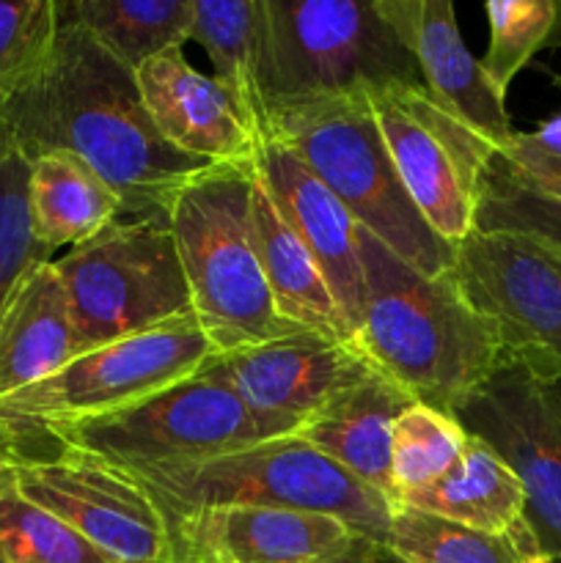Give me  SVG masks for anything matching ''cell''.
<instances>
[{
	"instance_id": "cell-1",
	"label": "cell",
	"mask_w": 561,
	"mask_h": 563,
	"mask_svg": "<svg viewBox=\"0 0 561 563\" xmlns=\"http://www.w3.org/2000/svg\"><path fill=\"white\" fill-rule=\"evenodd\" d=\"M0 124L28 159L66 152L97 170L121 201V218L168 212L209 163L176 152L152 124L135 71L116 60L58 0V36L47 69L0 104Z\"/></svg>"
},
{
	"instance_id": "cell-2",
	"label": "cell",
	"mask_w": 561,
	"mask_h": 563,
	"mask_svg": "<svg viewBox=\"0 0 561 563\" xmlns=\"http://www.w3.org/2000/svg\"><path fill=\"white\" fill-rule=\"evenodd\" d=\"M358 253L366 295L355 346L405 394L451 416L501 363L493 324L451 273H416L361 225Z\"/></svg>"
},
{
	"instance_id": "cell-3",
	"label": "cell",
	"mask_w": 561,
	"mask_h": 563,
	"mask_svg": "<svg viewBox=\"0 0 561 563\" xmlns=\"http://www.w3.org/2000/svg\"><path fill=\"white\" fill-rule=\"evenodd\" d=\"M256 9L253 77L264 126L322 99L424 86L377 0H256Z\"/></svg>"
},
{
	"instance_id": "cell-4",
	"label": "cell",
	"mask_w": 561,
	"mask_h": 563,
	"mask_svg": "<svg viewBox=\"0 0 561 563\" xmlns=\"http://www.w3.org/2000/svg\"><path fill=\"white\" fill-rule=\"evenodd\" d=\"M253 163L212 165L168 209L193 313L218 355L297 333L275 313L253 229Z\"/></svg>"
},
{
	"instance_id": "cell-5",
	"label": "cell",
	"mask_w": 561,
	"mask_h": 563,
	"mask_svg": "<svg viewBox=\"0 0 561 563\" xmlns=\"http://www.w3.org/2000/svg\"><path fill=\"white\" fill-rule=\"evenodd\" d=\"M262 137L286 143L361 229L427 278L449 273L454 247L421 218L394 168L369 93L322 99L273 115Z\"/></svg>"
},
{
	"instance_id": "cell-6",
	"label": "cell",
	"mask_w": 561,
	"mask_h": 563,
	"mask_svg": "<svg viewBox=\"0 0 561 563\" xmlns=\"http://www.w3.org/2000/svg\"><path fill=\"white\" fill-rule=\"evenodd\" d=\"M130 478L146 489L165 520L212 506H270L339 517L383 548L388 537V498L300 438L262 440L198 465L132 473Z\"/></svg>"
},
{
	"instance_id": "cell-7",
	"label": "cell",
	"mask_w": 561,
	"mask_h": 563,
	"mask_svg": "<svg viewBox=\"0 0 561 563\" xmlns=\"http://www.w3.org/2000/svg\"><path fill=\"white\" fill-rule=\"evenodd\" d=\"M55 267L80 355L193 313L168 212L116 218L55 258Z\"/></svg>"
},
{
	"instance_id": "cell-8",
	"label": "cell",
	"mask_w": 561,
	"mask_h": 563,
	"mask_svg": "<svg viewBox=\"0 0 561 563\" xmlns=\"http://www.w3.org/2000/svg\"><path fill=\"white\" fill-rule=\"evenodd\" d=\"M58 451L86 456L119 473L198 465L262 443L218 355L160 394L88 421L44 429Z\"/></svg>"
},
{
	"instance_id": "cell-9",
	"label": "cell",
	"mask_w": 561,
	"mask_h": 563,
	"mask_svg": "<svg viewBox=\"0 0 561 563\" xmlns=\"http://www.w3.org/2000/svg\"><path fill=\"white\" fill-rule=\"evenodd\" d=\"M215 355L196 313L82 352L53 377L0 401V449L50 427L138 405L196 374Z\"/></svg>"
},
{
	"instance_id": "cell-10",
	"label": "cell",
	"mask_w": 561,
	"mask_h": 563,
	"mask_svg": "<svg viewBox=\"0 0 561 563\" xmlns=\"http://www.w3.org/2000/svg\"><path fill=\"white\" fill-rule=\"evenodd\" d=\"M451 278L493 324L501 361L561 379V247L528 231L473 229Z\"/></svg>"
},
{
	"instance_id": "cell-11",
	"label": "cell",
	"mask_w": 561,
	"mask_h": 563,
	"mask_svg": "<svg viewBox=\"0 0 561 563\" xmlns=\"http://www.w3.org/2000/svg\"><path fill=\"white\" fill-rule=\"evenodd\" d=\"M380 135L407 196L429 229L457 247L476 229V203L493 146L429 99L424 86L369 93Z\"/></svg>"
},
{
	"instance_id": "cell-12",
	"label": "cell",
	"mask_w": 561,
	"mask_h": 563,
	"mask_svg": "<svg viewBox=\"0 0 561 563\" xmlns=\"http://www.w3.org/2000/svg\"><path fill=\"white\" fill-rule=\"evenodd\" d=\"M451 416L512 467L526 493V526L539 555H561V379H544L512 361Z\"/></svg>"
},
{
	"instance_id": "cell-13",
	"label": "cell",
	"mask_w": 561,
	"mask_h": 563,
	"mask_svg": "<svg viewBox=\"0 0 561 563\" xmlns=\"http://www.w3.org/2000/svg\"><path fill=\"white\" fill-rule=\"evenodd\" d=\"M16 487L113 563H170L163 511L127 473L58 451L53 456L3 449Z\"/></svg>"
},
{
	"instance_id": "cell-14",
	"label": "cell",
	"mask_w": 561,
	"mask_h": 563,
	"mask_svg": "<svg viewBox=\"0 0 561 563\" xmlns=\"http://www.w3.org/2000/svg\"><path fill=\"white\" fill-rule=\"evenodd\" d=\"M218 363L262 440L297 438L330 401L377 372L352 341L311 330L226 352Z\"/></svg>"
},
{
	"instance_id": "cell-15",
	"label": "cell",
	"mask_w": 561,
	"mask_h": 563,
	"mask_svg": "<svg viewBox=\"0 0 561 563\" xmlns=\"http://www.w3.org/2000/svg\"><path fill=\"white\" fill-rule=\"evenodd\" d=\"M165 526L170 563H317L355 537L339 517L270 506H212Z\"/></svg>"
},
{
	"instance_id": "cell-16",
	"label": "cell",
	"mask_w": 561,
	"mask_h": 563,
	"mask_svg": "<svg viewBox=\"0 0 561 563\" xmlns=\"http://www.w3.org/2000/svg\"><path fill=\"white\" fill-rule=\"evenodd\" d=\"M152 124L176 152L209 165H251L258 132L245 104L170 47L135 71Z\"/></svg>"
},
{
	"instance_id": "cell-17",
	"label": "cell",
	"mask_w": 561,
	"mask_h": 563,
	"mask_svg": "<svg viewBox=\"0 0 561 563\" xmlns=\"http://www.w3.org/2000/svg\"><path fill=\"white\" fill-rule=\"evenodd\" d=\"M377 5L410 49L429 99L501 152L515 135L506 97L468 49L454 5L449 0H377Z\"/></svg>"
},
{
	"instance_id": "cell-18",
	"label": "cell",
	"mask_w": 561,
	"mask_h": 563,
	"mask_svg": "<svg viewBox=\"0 0 561 563\" xmlns=\"http://www.w3.org/2000/svg\"><path fill=\"white\" fill-rule=\"evenodd\" d=\"M253 168L286 223L317 258L341 319L355 341L363 322V295H366L361 253H358V223L344 203L286 143L275 137H258Z\"/></svg>"
},
{
	"instance_id": "cell-19",
	"label": "cell",
	"mask_w": 561,
	"mask_h": 563,
	"mask_svg": "<svg viewBox=\"0 0 561 563\" xmlns=\"http://www.w3.org/2000/svg\"><path fill=\"white\" fill-rule=\"evenodd\" d=\"M77 355L75 322L53 258L33 267L0 308V401L53 377Z\"/></svg>"
},
{
	"instance_id": "cell-20",
	"label": "cell",
	"mask_w": 561,
	"mask_h": 563,
	"mask_svg": "<svg viewBox=\"0 0 561 563\" xmlns=\"http://www.w3.org/2000/svg\"><path fill=\"white\" fill-rule=\"evenodd\" d=\"M413 396L374 372L355 388L330 401L297 434L311 449L394 504L391 487V432L394 421L413 405Z\"/></svg>"
},
{
	"instance_id": "cell-21",
	"label": "cell",
	"mask_w": 561,
	"mask_h": 563,
	"mask_svg": "<svg viewBox=\"0 0 561 563\" xmlns=\"http://www.w3.org/2000/svg\"><path fill=\"white\" fill-rule=\"evenodd\" d=\"M251 203L258 258H262L264 280H267L275 313L297 330H311V333L328 335L336 341H352L350 328L341 319L317 258L302 245L295 229L286 223L264 181L258 179L256 168H253Z\"/></svg>"
},
{
	"instance_id": "cell-22",
	"label": "cell",
	"mask_w": 561,
	"mask_h": 563,
	"mask_svg": "<svg viewBox=\"0 0 561 563\" xmlns=\"http://www.w3.org/2000/svg\"><path fill=\"white\" fill-rule=\"evenodd\" d=\"M394 506L424 511L495 537L526 528V493L520 478L490 445L471 434L460 460L446 476L421 489L402 493Z\"/></svg>"
},
{
	"instance_id": "cell-23",
	"label": "cell",
	"mask_w": 561,
	"mask_h": 563,
	"mask_svg": "<svg viewBox=\"0 0 561 563\" xmlns=\"http://www.w3.org/2000/svg\"><path fill=\"white\" fill-rule=\"evenodd\" d=\"M28 207L36 240L50 253L77 247L121 218V201L97 170L66 152L28 159Z\"/></svg>"
},
{
	"instance_id": "cell-24",
	"label": "cell",
	"mask_w": 561,
	"mask_h": 563,
	"mask_svg": "<svg viewBox=\"0 0 561 563\" xmlns=\"http://www.w3.org/2000/svg\"><path fill=\"white\" fill-rule=\"evenodd\" d=\"M88 33L127 69L190 42L193 0H69Z\"/></svg>"
},
{
	"instance_id": "cell-25",
	"label": "cell",
	"mask_w": 561,
	"mask_h": 563,
	"mask_svg": "<svg viewBox=\"0 0 561 563\" xmlns=\"http://www.w3.org/2000/svg\"><path fill=\"white\" fill-rule=\"evenodd\" d=\"M385 550L405 563H528L539 559L528 526L495 537L405 506H391Z\"/></svg>"
},
{
	"instance_id": "cell-26",
	"label": "cell",
	"mask_w": 561,
	"mask_h": 563,
	"mask_svg": "<svg viewBox=\"0 0 561 563\" xmlns=\"http://www.w3.org/2000/svg\"><path fill=\"white\" fill-rule=\"evenodd\" d=\"M256 0H193L190 38L201 44L215 66V77L245 104L262 135L264 115L256 93Z\"/></svg>"
},
{
	"instance_id": "cell-27",
	"label": "cell",
	"mask_w": 561,
	"mask_h": 563,
	"mask_svg": "<svg viewBox=\"0 0 561 563\" xmlns=\"http://www.w3.org/2000/svg\"><path fill=\"white\" fill-rule=\"evenodd\" d=\"M0 555L6 563H113L47 509L20 493L0 449Z\"/></svg>"
},
{
	"instance_id": "cell-28",
	"label": "cell",
	"mask_w": 561,
	"mask_h": 563,
	"mask_svg": "<svg viewBox=\"0 0 561 563\" xmlns=\"http://www.w3.org/2000/svg\"><path fill=\"white\" fill-rule=\"evenodd\" d=\"M468 432L454 416L413 401L394 421L391 432V487L394 500L438 482L460 460ZM394 506V504H391Z\"/></svg>"
},
{
	"instance_id": "cell-29",
	"label": "cell",
	"mask_w": 561,
	"mask_h": 563,
	"mask_svg": "<svg viewBox=\"0 0 561 563\" xmlns=\"http://www.w3.org/2000/svg\"><path fill=\"white\" fill-rule=\"evenodd\" d=\"M490 44L479 60L495 91L506 97L512 80L544 47H561V0H490L484 5Z\"/></svg>"
},
{
	"instance_id": "cell-30",
	"label": "cell",
	"mask_w": 561,
	"mask_h": 563,
	"mask_svg": "<svg viewBox=\"0 0 561 563\" xmlns=\"http://www.w3.org/2000/svg\"><path fill=\"white\" fill-rule=\"evenodd\" d=\"M28 174L31 163L0 124V308L33 267L53 262V253L33 234Z\"/></svg>"
},
{
	"instance_id": "cell-31",
	"label": "cell",
	"mask_w": 561,
	"mask_h": 563,
	"mask_svg": "<svg viewBox=\"0 0 561 563\" xmlns=\"http://www.w3.org/2000/svg\"><path fill=\"white\" fill-rule=\"evenodd\" d=\"M58 36V0H0V104L25 91Z\"/></svg>"
},
{
	"instance_id": "cell-32",
	"label": "cell",
	"mask_w": 561,
	"mask_h": 563,
	"mask_svg": "<svg viewBox=\"0 0 561 563\" xmlns=\"http://www.w3.org/2000/svg\"><path fill=\"white\" fill-rule=\"evenodd\" d=\"M476 229L528 231L561 247V201H548L522 190L506 176L495 157L479 192Z\"/></svg>"
},
{
	"instance_id": "cell-33",
	"label": "cell",
	"mask_w": 561,
	"mask_h": 563,
	"mask_svg": "<svg viewBox=\"0 0 561 563\" xmlns=\"http://www.w3.org/2000/svg\"><path fill=\"white\" fill-rule=\"evenodd\" d=\"M498 163L522 190L561 201V113L534 132H515L498 152Z\"/></svg>"
},
{
	"instance_id": "cell-34",
	"label": "cell",
	"mask_w": 561,
	"mask_h": 563,
	"mask_svg": "<svg viewBox=\"0 0 561 563\" xmlns=\"http://www.w3.org/2000/svg\"><path fill=\"white\" fill-rule=\"evenodd\" d=\"M380 550H383V544H377V542H372V539L355 533V537H352L350 542L339 550V553H333L330 559L317 561V563H374L377 561Z\"/></svg>"
},
{
	"instance_id": "cell-35",
	"label": "cell",
	"mask_w": 561,
	"mask_h": 563,
	"mask_svg": "<svg viewBox=\"0 0 561 563\" xmlns=\"http://www.w3.org/2000/svg\"><path fill=\"white\" fill-rule=\"evenodd\" d=\"M374 563H405V561H399V559H396V555H391L388 553V550H380V555H377V561H374Z\"/></svg>"
},
{
	"instance_id": "cell-36",
	"label": "cell",
	"mask_w": 561,
	"mask_h": 563,
	"mask_svg": "<svg viewBox=\"0 0 561 563\" xmlns=\"http://www.w3.org/2000/svg\"><path fill=\"white\" fill-rule=\"evenodd\" d=\"M553 563H561V555H559V559H553Z\"/></svg>"
},
{
	"instance_id": "cell-37",
	"label": "cell",
	"mask_w": 561,
	"mask_h": 563,
	"mask_svg": "<svg viewBox=\"0 0 561 563\" xmlns=\"http://www.w3.org/2000/svg\"><path fill=\"white\" fill-rule=\"evenodd\" d=\"M0 563H6V561H3V555H0Z\"/></svg>"
}]
</instances>
